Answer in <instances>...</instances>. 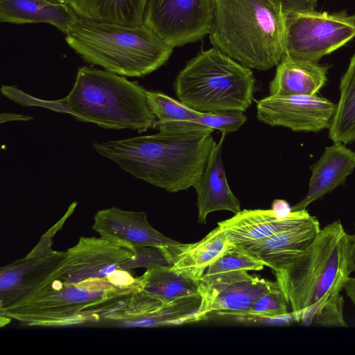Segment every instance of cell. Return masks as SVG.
Here are the masks:
<instances>
[{
  "label": "cell",
  "instance_id": "1",
  "mask_svg": "<svg viewBox=\"0 0 355 355\" xmlns=\"http://www.w3.org/2000/svg\"><path fill=\"white\" fill-rule=\"evenodd\" d=\"M154 135L95 142L98 154L137 179L173 193L199 180L216 145L214 130L191 122L156 120Z\"/></svg>",
  "mask_w": 355,
  "mask_h": 355
},
{
  "label": "cell",
  "instance_id": "2",
  "mask_svg": "<svg viewBox=\"0 0 355 355\" xmlns=\"http://www.w3.org/2000/svg\"><path fill=\"white\" fill-rule=\"evenodd\" d=\"M349 234L340 220L321 228L302 254L275 272L296 322L347 327L341 292L350 277Z\"/></svg>",
  "mask_w": 355,
  "mask_h": 355
},
{
  "label": "cell",
  "instance_id": "3",
  "mask_svg": "<svg viewBox=\"0 0 355 355\" xmlns=\"http://www.w3.org/2000/svg\"><path fill=\"white\" fill-rule=\"evenodd\" d=\"M51 272L23 298L1 309V318L42 327L83 324L102 316L117 319L133 295L141 291L139 277L125 270L109 277L70 284H64Z\"/></svg>",
  "mask_w": 355,
  "mask_h": 355
},
{
  "label": "cell",
  "instance_id": "4",
  "mask_svg": "<svg viewBox=\"0 0 355 355\" xmlns=\"http://www.w3.org/2000/svg\"><path fill=\"white\" fill-rule=\"evenodd\" d=\"M214 47L257 70L277 66L286 53V14L277 0H211Z\"/></svg>",
  "mask_w": 355,
  "mask_h": 355
},
{
  "label": "cell",
  "instance_id": "5",
  "mask_svg": "<svg viewBox=\"0 0 355 355\" xmlns=\"http://www.w3.org/2000/svg\"><path fill=\"white\" fill-rule=\"evenodd\" d=\"M65 41L92 65L125 77H143L161 67L173 47L145 24L127 26L83 17L70 26Z\"/></svg>",
  "mask_w": 355,
  "mask_h": 355
},
{
  "label": "cell",
  "instance_id": "6",
  "mask_svg": "<svg viewBox=\"0 0 355 355\" xmlns=\"http://www.w3.org/2000/svg\"><path fill=\"white\" fill-rule=\"evenodd\" d=\"M146 92L137 81L91 65L78 69L73 86L64 98L70 114L78 121L142 133L153 128L157 119Z\"/></svg>",
  "mask_w": 355,
  "mask_h": 355
},
{
  "label": "cell",
  "instance_id": "7",
  "mask_svg": "<svg viewBox=\"0 0 355 355\" xmlns=\"http://www.w3.org/2000/svg\"><path fill=\"white\" fill-rule=\"evenodd\" d=\"M173 86L178 99L196 111L245 112L253 101L255 79L251 69L213 47L188 61Z\"/></svg>",
  "mask_w": 355,
  "mask_h": 355
},
{
  "label": "cell",
  "instance_id": "8",
  "mask_svg": "<svg viewBox=\"0 0 355 355\" xmlns=\"http://www.w3.org/2000/svg\"><path fill=\"white\" fill-rule=\"evenodd\" d=\"M355 37V24L346 11L287 13L286 53L318 63Z\"/></svg>",
  "mask_w": 355,
  "mask_h": 355
},
{
  "label": "cell",
  "instance_id": "9",
  "mask_svg": "<svg viewBox=\"0 0 355 355\" xmlns=\"http://www.w3.org/2000/svg\"><path fill=\"white\" fill-rule=\"evenodd\" d=\"M211 22V0H146L143 15V24L173 48L203 38Z\"/></svg>",
  "mask_w": 355,
  "mask_h": 355
},
{
  "label": "cell",
  "instance_id": "10",
  "mask_svg": "<svg viewBox=\"0 0 355 355\" xmlns=\"http://www.w3.org/2000/svg\"><path fill=\"white\" fill-rule=\"evenodd\" d=\"M135 249L103 237L80 238L65 252L64 258L51 272L64 284H76L96 277H109L125 263L135 259Z\"/></svg>",
  "mask_w": 355,
  "mask_h": 355
},
{
  "label": "cell",
  "instance_id": "11",
  "mask_svg": "<svg viewBox=\"0 0 355 355\" xmlns=\"http://www.w3.org/2000/svg\"><path fill=\"white\" fill-rule=\"evenodd\" d=\"M277 282L253 277L247 270H235L201 279L199 292L202 303L198 321L212 312L243 317L261 295L275 288Z\"/></svg>",
  "mask_w": 355,
  "mask_h": 355
},
{
  "label": "cell",
  "instance_id": "12",
  "mask_svg": "<svg viewBox=\"0 0 355 355\" xmlns=\"http://www.w3.org/2000/svg\"><path fill=\"white\" fill-rule=\"evenodd\" d=\"M69 206L62 218L51 228L24 258L0 270V309L19 301L37 287L64 258L65 252L52 250V237L73 213Z\"/></svg>",
  "mask_w": 355,
  "mask_h": 355
},
{
  "label": "cell",
  "instance_id": "13",
  "mask_svg": "<svg viewBox=\"0 0 355 355\" xmlns=\"http://www.w3.org/2000/svg\"><path fill=\"white\" fill-rule=\"evenodd\" d=\"M257 117L271 126L295 132H318L329 129L336 104L316 95H269L257 101Z\"/></svg>",
  "mask_w": 355,
  "mask_h": 355
},
{
  "label": "cell",
  "instance_id": "14",
  "mask_svg": "<svg viewBox=\"0 0 355 355\" xmlns=\"http://www.w3.org/2000/svg\"><path fill=\"white\" fill-rule=\"evenodd\" d=\"M92 227L101 237L132 249L161 248L171 263L184 245L153 227L144 211H126L115 207L101 209L95 214Z\"/></svg>",
  "mask_w": 355,
  "mask_h": 355
},
{
  "label": "cell",
  "instance_id": "15",
  "mask_svg": "<svg viewBox=\"0 0 355 355\" xmlns=\"http://www.w3.org/2000/svg\"><path fill=\"white\" fill-rule=\"evenodd\" d=\"M320 229L318 218L311 216L305 222L265 239L233 247L262 261L275 272L304 253Z\"/></svg>",
  "mask_w": 355,
  "mask_h": 355
},
{
  "label": "cell",
  "instance_id": "16",
  "mask_svg": "<svg viewBox=\"0 0 355 355\" xmlns=\"http://www.w3.org/2000/svg\"><path fill=\"white\" fill-rule=\"evenodd\" d=\"M306 209L291 211L278 218L272 209H243L232 218L218 222L232 246H239L270 237L310 218Z\"/></svg>",
  "mask_w": 355,
  "mask_h": 355
},
{
  "label": "cell",
  "instance_id": "17",
  "mask_svg": "<svg viewBox=\"0 0 355 355\" xmlns=\"http://www.w3.org/2000/svg\"><path fill=\"white\" fill-rule=\"evenodd\" d=\"M311 168L308 192L301 201L291 207V211L306 209L313 202L345 184L347 177L355 169V152L342 142H334L325 148Z\"/></svg>",
  "mask_w": 355,
  "mask_h": 355
},
{
  "label": "cell",
  "instance_id": "18",
  "mask_svg": "<svg viewBox=\"0 0 355 355\" xmlns=\"http://www.w3.org/2000/svg\"><path fill=\"white\" fill-rule=\"evenodd\" d=\"M225 134L214 146L205 168L199 180L193 185L197 193L198 222L206 224L209 214L226 210L234 214L239 212L241 204L227 183L221 159Z\"/></svg>",
  "mask_w": 355,
  "mask_h": 355
},
{
  "label": "cell",
  "instance_id": "19",
  "mask_svg": "<svg viewBox=\"0 0 355 355\" xmlns=\"http://www.w3.org/2000/svg\"><path fill=\"white\" fill-rule=\"evenodd\" d=\"M327 73V66L285 55L270 83V95H316L325 85Z\"/></svg>",
  "mask_w": 355,
  "mask_h": 355
},
{
  "label": "cell",
  "instance_id": "20",
  "mask_svg": "<svg viewBox=\"0 0 355 355\" xmlns=\"http://www.w3.org/2000/svg\"><path fill=\"white\" fill-rule=\"evenodd\" d=\"M78 17L67 5L51 0H0L3 23H46L65 34Z\"/></svg>",
  "mask_w": 355,
  "mask_h": 355
},
{
  "label": "cell",
  "instance_id": "21",
  "mask_svg": "<svg viewBox=\"0 0 355 355\" xmlns=\"http://www.w3.org/2000/svg\"><path fill=\"white\" fill-rule=\"evenodd\" d=\"M231 248L225 232L218 225L200 241L184 243L171 268L199 282L205 270Z\"/></svg>",
  "mask_w": 355,
  "mask_h": 355
},
{
  "label": "cell",
  "instance_id": "22",
  "mask_svg": "<svg viewBox=\"0 0 355 355\" xmlns=\"http://www.w3.org/2000/svg\"><path fill=\"white\" fill-rule=\"evenodd\" d=\"M67 5L79 17L127 26L143 24L146 0H51Z\"/></svg>",
  "mask_w": 355,
  "mask_h": 355
},
{
  "label": "cell",
  "instance_id": "23",
  "mask_svg": "<svg viewBox=\"0 0 355 355\" xmlns=\"http://www.w3.org/2000/svg\"><path fill=\"white\" fill-rule=\"evenodd\" d=\"M139 279L141 291L164 304L186 296L200 295L199 282L172 270L171 266L147 268Z\"/></svg>",
  "mask_w": 355,
  "mask_h": 355
},
{
  "label": "cell",
  "instance_id": "24",
  "mask_svg": "<svg viewBox=\"0 0 355 355\" xmlns=\"http://www.w3.org/2000/svg\"><path fill=\"white\" fill-rule=\"evenodd\" d=\"M340 98L329 130V138L344 144L355 141V53L340 82Z\"/></svg>",
  "mask_w": 355,
  "mask_h": 355
},
{
  "label": "cell",
  "instance_id": "25",
  "mask_svg": "<svg viewBox=\"0 0 355 355\" xmlns=\"http://www.w3.org/2000/svg\"><path fill=\"white\" fill-rule=\"evenodd\" d=\"M202 303L200 295L181 297L164 304L155 312L137 319V325L157 326L198 322Z\"/></svg>",
  "mask_w": 355,
  "mask_h": 355
},
{
  "label": "cell",
  "instance_id": "26",
  "mask_svg": "<svg viewBox=\"0 0 355 355\" xmlns=\"http://www.w3.org/2000/svg\"><path fill=\"white\" fill-rule=\"evenodd\" d=\"M146 95L148 105L158 121L194 123L202 114L162 92L147 90Z\"/></svg>",
  "mask_w": 355,
  "mask_h": 355
},
{
  "label": "cell",
  "instance_id": "27",
  "mask_svg": "<svg viewBox=\"0 0 355 355\" xmlns=\"http://www.w3.org/2000/svg\"><path fill=\"white\" fill-rule=\"evenodd\" d=\"M265 266L262 261L232 245L230 249L208 268L201 279H208L235 270H261Z\"/></svg>",
  "mask_w": 355,
  "mask_h": 355
},
{
  "label": "cell",
  "instance_id": "28",
  "mask_svg": "<svg viewBox=\"0 0 355 355\" xmlns=\"http://www.w3.org/2000/svg\"><path fill=\"white\" fill-rule=\"evenodd\" d=\"M288 303L279 286L259 297L242 318H279L287 316Z\"/></svg>",
  "mask_w": 355,
  "mask_h": 355
},
{
  "label": "cell",
  "instance_id": "29",
  "mask_svg": "<svg viewBox=\"0 0 355 355\" xmlns=\"http://www.w3.org/2000/svg\"><path fill=\"white\" fill-rule=\"evenodd\" d=\"M241 110H223L214 112H202L194 121L213 130H218L225 135L239 129L247 121V116Z\"/></svg>",
  "mask_w": 355,
  "mask_h": 355
},
{
  "label": "cell",
  "instance_id": "30",
  "mask_svg": "<svg viewBox=\"0 0 355 355\" xmlns=\"http://www.w3.org/2000/svg\"><path fill=\"white\" fill-rule=\"evenodd\" d=\"M1 93L10 100L24 106H39L53 111L70 114L65 98L56 101H46L33 97L15 86L2 85Z\"/></svg>",
  "mask_w": 355,
  "mask_h": 355
},
{
  "label": "cell",
  "instance_id": "31",
  "mask_svg": "<svg viewBox=\"0 0 355 355\" xmlns=\"http://www.w3.org/2000/svg\"><path fill=\"white\" fill-rule=\"evenodd\" d=\"M136 256L135 259L125 263L122 266L123 270L132 269L137 267L146 268L157 266H171V263L164 250L155 247H144L135 249Z\"/></svg>",
  "mask_w": 355,
  "mask_h": 355
},
{
  "label": "cell",
  "instance_id": "32",
  "mask_svg": "<svg viewBox=\"0 0 355 355\" xmlns=\"http://www.w3.org/2000/svg\"><path fill=\"white\" fill-rule=\"evenodd\" d=\"M287 13L308 12L316 10L318 0H277Z\"/></svg>",
  "mask_w": 355,
  "mask_h": 355
},
{
  "label": "cell",
  "instance_id": "33",
  "mask_svg": "<svg viewBox=\"0 0 355 355\" xmlns=\"http://www.w3.org/2000/svg\"><path fill=\"white\" fill-rule=\"evenodd\" d=\"M271 209L278 218H284L291 212V207L284 200H275L272 203Z\"/></svg>",
  "mask_w": 355,
  "mask_h": 355
},
{
  "label": "cell",
  "instance_id": "34",
  "mask_svg": "<svg viewBox=\"0 0 355 355\" xmlns=\"http://www.w3.org/2000/svg\"><path fill=\"white\" fill-rule=\"evenodd\" d=\"M349 270L350 273L355 272V232L349 234Z\"/></svg>",
  "mask_w": 355,
  "mask_h": 355
},
{
  "label": "cell",
  "instance_id": "35",
  "mask_svg": "<svg viewBox=\"0 0 355 355\" xmlns=\"http://www.w3.org/2000/svg\"><path fill=\"white\" fill-rule=\"evenodd\" d=\"M33 117L29 115H24L14 113H2L0 115V122L1 123L12 121H28L33 120Z\"/></svg>",
  "mask_w": 355,
  "mask_h": 355
},
{
  "label": "cell",
  "instance_id": "36",
  "mask_svg": "<svg viewBox=\"0 0 355 355\" xmlns=\"http://www.w3.org/2000/svg\"><path fill=\"white\" fill-rule=\"evenodd\" d=\"M344 290L347 296L355 305V277H349L345 284Z\"/></svg>",
  "mask_w": 355,
  "mask_h": 355
},
{
  "label": "cell",
  "instance_id": "37",
  "mask_svg": "<svg viewBox=\"0 0 355 355\" xmlns=\"http://www.w3.org/2000/svg\"><path fill=\"white\" fill-rule=\"evenodd\" d=\"M351 18L355 24V13L354 15H351Z\"/></svg>",
  "mask_w": 355,
  "mask_h": 355
},
{
  "label": "cell",
  "instance_id": "38",
  "mask_svg": "<svg viewBox=\"0 0 355 355\" xmlns=\"http://www.w3.org/2000/svg\"><path fill=\"white\" fill-rule=\"evenodd\" d=\"M354 225H355V224H354Z\"/></svg>",
  "mask_w": 355,
  "mask_h": 355
}]
</instances>
